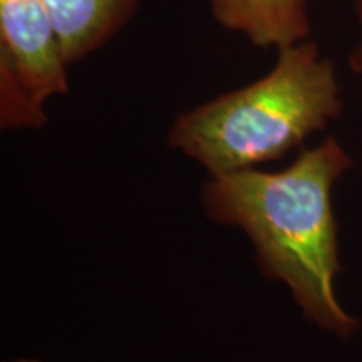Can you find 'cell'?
<instances>
[{"mask_svg": "<svg viewBox=\"0 0 362 362\" xmlns=\"http://www.w3.org/2000/svg\"><path fill=\"white\" fill-rule=\"evenodd\" d=\"M352 166L349 153L329 136L302 149L287 168L210 176L202 192L208 218L242 230L262 274L287 285L302 314L341 339L351 337L359 320L336 293L341 262L332 189Z\"/></svg>", "mask_w": 362, "mask_h": 362, "instance_id": "1", "label": "cell"}, {"mask_svg": "<svg viewBox=\"0 0 362 362\" xmlns=\"http://www.w3.org/2000/svg\"><path fill=\"white\" fill-rule=\"evenodd\" d=\"M342 110L336 64L315 40L305 39L279 49L260 79L180 112L168 146L210 176L228 175L280 160Z\"/></svg>", "mask_w": 362, "mask_h": 362, "instance_id": "2", "label": "cell"}, {"mask_svg": "<svg viewBox=\"0 0 362 362\" xmlns=\"http://www.w3.org/2000/svg\"><path fill=\"white\" fill-rule=\"evenodd\" d=\"M67 67L44 0H0V128H42L45 104L69 90Z\"/></svg>", "mask_w": 362, "mask_h": 362, "instance_id": "3", "label": "cell"}, {"mask_svg": "<svg viewBox=\"0 0 362 362\" xmlns=\"http://www.w3.org/2000/svg\"><path fill=\"white\" fill-rule=\"evenodd\" d=\"M216 24L257 47L284 49L310 39L309 0H208Z\"/></svg>", "mask_w": 362, "mask_h": 362, "instance_id": "4", "label": "cell"}, {"mask_svg": "<svg viewBox=\"0 0 362 362\" xmlns=\"http://www.w3.org/2000/svg\"><path fill=\"white\" fill-rule=\"evenodd\" d=\"M143 0H44L67 64H76L115 39Z\"/></svg>", "mask_w": 362, "mask_h": 362, "instance_id": "5", "label": "cell"}, {"mask_svg": "<svg viewBox=\"0 0 362 362\" xmlns=\"http://www.w3.org/2000/svg\"><path fill=\"white\" fill-rule=\"evenodd\" d=\"M352 11L357 24V40L349 54V67L356 74H362V0H352Z\"/></svg>", "mask_w": 362, "mask_h": 362, "instance_id": "6", "label": "cell"}, {"mask_svg": "<svg viewBox=\"0 0 362 362\" xmlns=\"http://www.w3.org/2000/svg\"><path fill=\"white\" fill-rule=\"evenodd\" d=\"M11 362H40V361H35V359H17V361H11Z\"/></svg>", "mask_w": 362, "mask_h": 362, "instance_id": "7", "label": "cell"}]
</instances>
